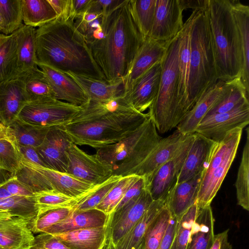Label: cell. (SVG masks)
<instances>
[{
    "mask_svg": "<svg viewBox=\"0 0 249 249\" xmlns=\"http://www.w3.org/2000/svg\"><path fill=\"white\" fill-rule=\"evenodd\" d=\"M4 24L1 17V15L0 12V34H4Z\"/></svg>",
    "mask_w": 249,
    "mask_h": 249,
    "instance_id": "be15d7a7",
    "label": "cell"
},
{
    "mask_svg": "<svg viewBox=\"0 0 249 249\" xmlns=\"http://www.w3.org/2000/svg\"><path fill=\"white\" fill-rule=\"evenodd\" d=\"M121 177V176L112 175L93 193L75 206L73 208V211H80L95 208Z\"/></svg>",
    "mask_w": 249,
    "mask_h": 249,
    "instance_id": "c3c4849f",
    "label": "cell"
},
{
    "mask_svg": "<svg viewBox=\"0 0 249 249\" xmlns=\"http://www.w3.org/2000/svg\"><path fill=\"white\" fill-rule=\"evenodd\" d=\"M191 15L188 113L218 81L205 2L203 8L193 10Z\"/></svg>",
    "mask_w": 249,
    "mask_h": 249,
    "instance_id": "5b68a950",
    "label": "cell"
},
{
    "mask_svg": "<svg viewBox=\"0 0 249 249\" xmlns=\"http://www.w3.org/2000/svg\"><path fill=\"white\" fill-rule=\"evenodd\" d=\"M171 215L166 203L145 233L144 249H158L166 231Z\"/></svg>",
    "mask_w": 249,
    "mask_h": 249,
    "instance_id": "b9f144b4",
    "label": "cell"
},
{
    "mask_svg": "<svg viewBox=\"0 0 249 249\" xmlns=\"http://www.w3.org/2000/svg\"><path fill=\"white\" fill-rule=\"evenodd\" d=\"M36 28L23 25L14 33L17 43L16 78H21L38 67Z\"/></svg>",
    "mask_w": 249,
    "mask_h": 249,
    "instance_id": "d4e9b609",
    "label": "cell"
},
{
    "mask_svg": "<svg viewBox=\"0 0 249 249\" xmlns=\"http://www.w3.org/2000/svg\"><path fill=\"white\" fill-rule=\"evenodd\" d=\"M161 61L153 65L125 92L127 100L137 111L143 113L154 102L159 92Z\"/></svg>",
    "mask_w": 249,
    "mask_h": 249,
    "instance_id": "ac0fdd59",
    "label": "cell"
},
{
    "mask_svg": "<svg viewBox=\"0 0 249 249\" xmlns=\"http://www.w3.org/2000/svg\"><path fill=\"white\" fill-rule=\"evenodd\" d=\"M139 177V176L136 175L122 177L95 208L107 215L112 213L122 200L129 188Z\"/></svg>",
    "mask_w": 249,
    "mask_h": 249,
    "instance_id": "60d3db41",
    "label": "cell"
},
{
    "mask_svg": "<svg viewBox=\"0 0 249 249\" xmlns=\"http://www.w3.org/2000/svg\"><path fill=\"white\" fill-rule=\"evenodd\" d=\"M145 187L146 181L145 178L143 176H140L139 178L127 190L114 211L123 207L131 199L140 195Z\"/></svg>",
    "mask_w": 249,
    "mask_h": 249,
    "instance_id": "f5cc1de1",
    "label": "cell"
},
{
    "mask_svg": "<svg viewBox=\"0 0 249 249\" xmlns=\"http://www.w3.org/2000/svg\"><path fill=\"white\" fill-rule=\"evenodd\" d=\"M0 12L4 24V35H11L23 25L21 0H0Z\"/></svg>",
    "mask_w": 249,
    "mask_h": 249,
    "instance_id": "7bdbcfd3",
    "label": "cell"
},
{
    "mask_svg": "<svg viewBox=\"0 0 249 249\" xmlns=\"http://www.w3.org/2000/svg\"><path fill=\"white\" fill-rule=\"evenodd\" d=\"M202 173L177 183L169 192L166 203L172 215L179 218L196 203Z\"/></svg>",
    "mask_w": 249,
    "mask_h": 249,
    "instance_id": "484cf974",
    "label": "cell"
},
{
    "mask_svg": "<svg viewBox=\"0 0 249 249\" xmlns=\"http://www.w3.org/2000/svg\"><path fill=\"white\" fill-rule=\"evenodd\" d=\"M27 102L21 79L0 82V123L8 127L17 119Z\"/></svg>",
    "mask_w": 249,
    "mask_h": 249,
    "instance_id": "7402d4cb",
    "label": "cell"
},
{
    "mask_svg": "<svg viewBox=\"0 0 249 249\" xmlns=\"http://www.w3.org/2000/svg\"><path fill=\"white\" fill-rule=\"evenodd\" d=\"M249 123V102H247L230 111L205 116L194 133L218 142L229 131L236 127L243 129Z\"/></svg>",
    "mask_w": 249,
    "mask_h": 249,
    "instance_id": "8fae6325",
    "label": "cell"
},
{
    "mask_svg": "<svg viewBox=\"0 0 249 249\" xmlns=\"http://www.w3.org/2000/svg\"><path fill=\"white\" fill-rule=\"evenodd\" d=\"M0 249H2L0 247Z\"/></svg>",
    "mask_w": 249,
    "mask_h": 249,
    "instance_id": "003e7915",
    "label": "cell"
},
{
    "mask_svg": "<svg viewBox=\"0 0 249 249\" xmlns=\"http://www.w3.org/2000/svg\"><path fill=\"white\" fill-rule=\"evenodd\" d=\"M15 176L12 173L0 167V187Z\"/></svg>",
    "mask_w": 249,
    "mask_h": 249,
    "instance_id": "680465c9",
    "label": "cell"
},
{
    "mask_svg": "<svg viewBox=\"0 0 249 249\" xmlns=\"http://www.w3.org/2000/svg\"><path fill=\"white\" fill-rule=\"evenodd\" d=\"M101 249H116L115 244L113 243L111 239L108 228L107 229V233L104 245Z\"/></svg>",
    "mask_w": 249,
    "mask_h": 249,
    "instance_id": "94428289",
    "label": "cell"
},
{
    "mask_svg": "<svg viewBox=\"0 0 249 249\" xmlns=\"http://www.w3.org/2000/svg\"><path fill=\"white\" fill-rule=\"evenodd\" d=\"M153 201L146 186L140 195L109 214L107 225L115 245L138 221Z\"/></svg>",
    "mask_w": 249,
    "mask_h": 249,
    "instance_id": "4fadbf2b",
    "label": "cell"
},
{
    "mask_svg": "<svg viewBox=\"0 0 249 249\" xmlns=\"http://www.w3.org/2000/svg\"><path fill=\"white\" fill-rule=\"evenodd\" d=\"M197 210L198 205L196 202L178 218L171 249H186Z\"/></svg>",
    "mask_w": 249,
    "mask_h": 249,
    "instance_id": "ee69618b",
    "label": "cell"
},
{
    "mask_svg": "<svg viewBox=\"0 0 249 249\" xmlns=\"http://www.w3.org/2000/svg\"><path fill=\"white\" fill-rule=\"evenodd\" d=\"M20 78L23 82L27 102L49 98H55L53 89L38 67Z\"/></svg>",
    "mask_w": 249,
    "mask_h": 249,
    "instance_id": "8d00e7d4",
    "label": "cell"
},
{
    "mask_svg": "<svg viewBox=\"0 0 249 249\" xmlns=\"http://www.w3.org/2000/svg\"><path fill=\"white\" fill-rule=\"evenodd\" d=\"M11 195L2 186L0 187V199L10 196Z\"/></svg>",
    "mask_w": 249,
    "mask_h": 249,
    "instance_id": "6125c7cd",
    "label": "cell"
},
{
    "mask_svg": "<svg viewBox=\"0 0 249 249\" xmlns=\"http://www.w3.org/2000/svg\"><path fill=\"white\" fill-rule=\"evenodd\" d=\"M2 186L12 196L34 197V192L26 185L18 180L15 176Z\"/></svg>",
    "mask_w": 249,
    "mask_h": 249,
    "instance_id": "816d5d0a",
    "label": "cell"
},
{
    "mask_svg": "<svg viewBox=\"0 0 249 249\" xmlns=\"http://www.w3.org/2000/svg\"><path fill=\"white\" fill-rule=\"evenodd\" d=\"M60 20L74 21L72 0H48Z\"/></svg>",
    "mask_w": 249,
    "mask_h": 249,
    "instance_id": "681fc988",
    "label": "cell"
},
{
    "mask_svg": "<svg viewBox=\"0 0 249 249\" xmlns=\"http://www.w3.org/2000/svg\"><path fill=\"white\" fill-rule=\"evenodd\" d=\"M31 249H44V248H37L32 247Z\"/></svg>",
    "mask_w": 249,
    "mask_h": 249,
    "instance_id": "03108f58",
    "label": "cell"
},
{
    "mask_svg": "<svg viewBox=\"0 0 249 249\" xmlns=\"http://www.w3.org/2000/svg\"><path fill=\"white\" fill-rule=\"evenodd\" d=\"M13 142L18 145L36 148L44 141L50 128H39L23 123L17 120L8 127Z\"/></svg>",
    "mask_w": 249,
    "mask_h": 249,
    "instance_id": "f35d334b",
    "label": "cell"
},
{
    "mask_svg": "<svg viewBox=\"0 0 249 249\" xmlns=\"http://www.w3.org/2000/svg\"><path fill=\"white\" fill-rule=\"evenodd\" d=\"M73 210V208H63L49 211L39 215L29 227L33 233L43 232L47 228L69 217Z\"/></svg>",
    "mask_w": 249,
    "mask_h": 249,
    "instance_id": "7dc6e473",
    "label": "cell"
},
{
    "mask_svg": "<svg viewBox=\"0 0 249 249\" xmlns=\"http://www.w3.org/2000/svg\"><path fill=\"white\" fill-rule=\"evenodd\" d=\"M184 10L181 0H156L153 23L148 37L160 42L174 38L183 26Z\"/></svg>",
    "mask_w": 249,
    "mask_h": 249,
    "instance_id": "7c38bea8",
    "label": "cell"
},
{
    "mask_svg": "<svg viewBox=\"0 0 249 249\" xmlns=\"http://www.w3.org/2000/svg\"><path fill=\"white\" fill-rule=\"evenodd\" d=\"M129 0L104 18L103 38L88 46L105 80L124 82L135 56L144 41L130 14Z\"/></svg>",
    "mask_w": 249,
    "mask_h": 249,
    "instance_id": "3957f363",
    "label": "cell"
},
{
    "mask_svg": "<svg viewBox=\"0 0 249 249\" xmlns=\"http://www.w3.org/2000/svg\"><path fill=\"white\" fill-rule=\"evenodd\" d=\"M23 24L40 27L57 18V16L48 0H21Z\"/></svg>",
    "mask_w": 249,
    "mask_h": 249,
    "instance_id": "836d02e7",
    "label": "cell"
},
{
    "mask_svg": "<svg viewBox=\"0 0 249 249\" xmlns=\"http://www.w3.org/2000/svg\"><path fill=\"white\" fill-rule=\"evenodd\" d=\"M34 199L38 209V216L46 212L54 209L73 208L79 203L76 199L53 189L36 193Z\"/></svg>",
    "mask_w": 249,
    "mask_h": 249,
    "instance_id": "ab89813d",
    "label": "cell"
},
{
    "mask_svg": "<svg viewBox=\"0 0 249 249\" xmlns=\"http://www.w3.org/2000/svg\"><path fill=\"white\" fill-rule=\"evenodd\" d=\"M82 109L81 107L49 98L27 102L16 120L39 128L62 126L70 123Z\"/></svg>",
    "mask_w": 249,
    "mask_h": 249,
    "instance_id": "ba28073f",
    "label": "cell"
},
{
    "mask_svg": "<svg viewBox=\"0 0 249 249\" xmlns=\"http://www.w3.org/2000/svg\"><path fill=\"white\" fill-rule=\"evenodd\" d=\"M194 138V133L188 134L177 152L169 160L150 175L144 177L146 186L153 200L166 199L177 183L189 148Z\"/></svg>",
    "mask_w": 249,
    "mask_h": 249,
    "instance_id": "9c48e42d",
    "label": "cell"
},
{
    "mask_svg": "<svg viewBox=\"0 0 249 249\" xmlns=\"http://www.w3.org/2000/svg\"><path fill=\"white\" fill-rule=\"evenodd\" d=\"M18 145L7 140H0V167L15 175L21 167Z\"/></svg>",
    "mask_w": 249,
    "mask_h": 249,
    "instance_id": "bcb514c9",
    "label": "cell"
},
{
    "mask_svg": "<svg viewBox=\"0 0 249 249\" xmlns=\"http://www.w3.org/2000/svg\"><path fill=\"white\" fill-rule=\"evenodd\" d=\"M166 199L153 200L143 215L116 243V249H134L144 238L150 225L162 210Z\"/></svg>",
    "mask_w": 249,
    "mask_h": 249,
    "instance_id": "4dcf8cb0",
    "label": "cell"
},
{
    "mask_svg": "<svg viewBox=\"0 0 249 249\" xmlns=\"http://www.w3.org/2000/svg\"><path fill=\"white\" fill-rule=\"evenodd\" d=\"M214 223L211 205L198 207L186 249H209L214 235Z\"/></svg>",
    "mask_w": 249,
    "mask_h": 249,
    "instance_id": "f546056e",
    "label": "cell"
},
{
    "mask_svg": "<svg viewBox=\"0 0 249 249\" xmlns=\"http://www.w3.org/2000/svg\"><path fill=\"white\" fill-rule=\"evenodd\" d=\"M37 216L34 197L11 196L0 199V219L19 217L27 221L30 226Z\"/></svg>",
    "mask_w": 249,
    "mask_h": 249,
    "instance_id": "d6a6232c",
    "label": "cell"
},
{
    "mask_svg": "<svg viewBox=\"0 0 249 249\" xmlns=\"http://www.w3.org/2000/svg\"><path fill=\"white\" fill-rule=\"evenodd\" d=\"M246 141L234 184L237 204L249 211V129L246 128Z\"/></svg>",
    "mask_w": 249,
    "mask_h": 249,
    "instance_id": "74e56055",
    "label": "cell"
},
{
    "mask_svg": "<svg viewBox=\"0 0 249 249\" xmlns=\"http://www.w3.org/2000/svg\"><path fill=\"white\" fill-rule=\"evenodd\" d=\"M82 107L60 127L72 142L96 149L118 142L149 117L135 109L125 94L104 101L89 99Z\"/></svg>",
    "mask_w": 249,
    "mask_h": 249,
    "instance_id": "6da1fadb",
    "label": "cell"
},
{
    "mask_svg": "<svg viewBox=\"0 0 249 249\" xmlns=\"http://www.w3.org/2000/svg\"><path fill=\"white\" fill-rule=\"evenodd\" d=\"M192 22V16L191 14L184 23L183 26L179 32L178 109L175 122L176 127L188 113Z\"/></svg>",
    "mask_w": 249,
    "mask_h": 249,
    "instance_id": "e0dca14e",
    "label": "cell"
},
{
    "mask_svg": "<svg viewBox=\"0 0 249 249\" xmlns=\"http://www.w3.org/2000/svg\"><path fill=\"white\" fill-rule=\"evenodd\" d=\"M156 0H129L132 19L143 41L150 35L153 23Z\"/></svg>",
    "mask_w": 249,
    "mask_h": 249,
    "instance_id": "d590c367",
    "label": "cell"
},
{
    "mask_svg": "<svg viewBox=\"0 0 249 249\" xmlns=\"http://www.w3.org/2000/svg\"><path fill=\"white\" fill-rule=\"evenodd\" d=\"M65 73L79 85L89 99L104 101L125 94L124 82L111 83L72 72Z\"/></svg>",
    "mask_w": 249,
    "mask_h": 249,
    "instance_id": "f1b7e54d",
    "label": "cell"
},
{
    "mask_svg": "<svg viewBox=\"0 0 249 249\" xmlns=\"http://www.w3.org/2000/svg\"><path fill=\"white\" fill-rule=\"evenodd\" d=\"M107 229V223L104 226L53 235L69 249H101L106 238Z\"/></svg>",
    "mask_w": 249,
    "mask_h": 249,
    "instance_id": "83f0119b",
    "label": "cell"
},
{
    "mask_svg": "<svg viewBox=\"0 0 249 249\" xmlns=\"http://www.w3.org/2000/svg\"><path fill=\"white\" fill-rule=\"evenodd\" d=\"M37 65L50 85L56 99L81 107L88 102L89 99L82 88L66 73L40 63Z\"/></svg>",
    "mask_w": 249,
    "mask_h": 249,
    "instance_id": "d6986e66",
    "label": "cell"
},
{
    "mask_svg": "<svg viewBox=\"0 0 249 249\" xmlns=\"http://www.w3.org/2000/svg\"><path fill=\"white\" fill-rule=\"evenodd\" d=\"M66 155L67 173L93 185L100 184L113 174L112 167L100 160L95 154L89 155L71 142Z\"/></svg>",
    "mask_w": 249,
    "mask_h": 249,
    "instance_id": "30bf717a",
    "label": "cell"
},
{
    "mask_svg": "<svg viewBox=\"0 0 249 249\" xmlns=\"http://www.w3.org/2000/svg\"><path fill=\"white\" fill-rule=\"evenodd\" d=\"M7 140L13 142L12 137L8 128L0 123V140Z\"/></svg>",
    "mask_w": 249,
    "mask_h": 249,
    "instance_id": "91938a15",
    "label": "cell"
},
{
    "mask_svg": "<svg viewBox=\"0 0 249 249\" xmlns=\"http://www.w3.org/2000/svg\"><path fill=\"white\" fill-rule=\"evenodd\" d=\"M217 77L240 79L243 54L240 33L230 0H205Z\"/></svg>",
    "mask_w": 249,
    "mask_h": 249,
    "instance_id": "277c9868",
    "label": "cell"
},
{
    "mask_svg": "<svg viewBox=\"0 0 249 249\" xmlns=\"http://www.w3.org/2000/svg\"><path fill=\"white\" fill-rule=\"evenodd\" d=\"M71 140L60 126L52 127L42 144L36 148L38 155L45 167L67 173V150Z\"/></svg>",
    "mask_w": 249,
    "mask_h": 249,
    "instance_id": "2e32d148",
    "label": "cell"
},
{
    "mask_svg": "<svg viewBox=\"0 0 249 249\" xmlns=\"http://www.w3.org/2000/svg\"><path fill=\"white\" fill-rule=\"evenodd\" d=\"M134 249H144V238Z\"/></svg>",
    "mask_w": 249,
    "mask_h": 249,
    "instance_id": "e7e4bbea",
    "label": "cell"
},
{
    "mask_svg": "<svg viewBox=\"0 0 249 249\" xmlns=\"http://www.w3.org/2000/svg\"><path fill=\"white\" fill-rule=\"evenodd\" d=\"M187 135H183L176 130L168 137L162 138L148 156L133 171L132 175L146 177L177 152Z\"/></svg>",
    "mask_w": 249,
    "mask_h": 249,
    "instance_id": "ffe728a7",
    "label": "cell"
},
{
    "mask_svg": "<svg viewBox=\"0 0 249 249\" xmlns=\"http://www.w3.org/2000/svg\"><path fill=\"white\" fill-rule=\"evenodd\" d=\"M161 139L149 116L118 142L96 149L95 155L102 162L112 167L114 175H132Z\"/></svg>",
    "mask_w": 249,
    "mask_h": 249,
    "instance_id": "8992f818",
    "label": "cell"
},
{
    "mask_svg": "<svg viewBox=\"0 0 249 249\" xmlns=\"http://www.w3.org/2000/svg\"><path fill=\"white\" fill-rule=\"evenodd\" d=\"M216 142L194 133V140L179 173L177 183L187 180L205 169Z\"/></svg>",
    "mask_w": 249,
    "mask_h": 249,
    "instance_id": "cb8c5ba5",
    "label": "cell"
},
{
    "mask_svg": "<svg viewBox=\"0 0 249 249\" xmlns=\"http://www.w3.org/2000/svg\"><path fill=\"white\" fill-rule=\"evenodd\" d=\"M239 81V78L226 82L218 80L178 124L177 130L183 135L194 133L197 125L208 111L219 103Z\"/></svg>",
    "mask_w": 249,
    "mask_h": 249,
    "instance_id": "5bb4252c",
    "label": "cell"
},
{
    "mask_svg": "<svg viewBox=\"0 0 249 249\" xmlns=\"http://www.w3.org/2000/svg\"><path fill=\"white\" fill-rule=\"evenodd\" d=\"M17 43L15 34H0V82L16 78Z\"/></svg>",
    "mask_w": 249,
    "mask_h": 249,
    "instance_id": "e575fe53",
    "label": "cell"
},
{
    "mask_svg": "<svg viewBox=\"0 0 249 249\" xmlns=\"http://www.w3.org/2000/svg\"><path fill=\"white\" fill-rule=\"evenodd\" d=\"M230 1L242 45L243 67L240 81L249 94V6L238 0H230Z\"/></svg>",
    "mask_w": 249,
    "mask_h": 249,
    "instance_id": "1f68e13d",
    "label": "cell"
},
{
    "mask_svg": "<svg viewBox=\"0 0 249 249\" xmlns=\"http://www.w3.org/2000/svg\"><path fill=\"white\" fill-rule=\"evenodd\" d=\"M109 215L96 208L73 211L66 219L46 229L43 232L56 234L75 230L105 226Z\"/></svg>",
    "mask_w": 249,
    "mask_h": 249,
    "instance_id": "4316f807",
    "label": "cell"
},
{
    "mask_svg": "<svg viewBox=\"0 0 249 249\" xmlns=\"http://www.w3.org/2000/svg\"><path fill=\"white\" fill-rule=\"evenodd\" d=\"M37 63L63 72L106 80L74 21L56 18L36 29Z\"/></svg>",
    "mask_w": 249,
    "mask_h": 249,
    "instance_id": "7a4b0ae2",
    "label": "cell"
},
{
    "mask_svg": "<svg viewBox=\"0 0 249 249\" xmlns=\"http://www.w3.org/2000/svg\"><path fill=\"white\" fill-rule=\"evenodd\" d=\"M34 248L46 249H69L53 235L41 232L35 236Z\"/></svg>",
    "mask_w": 249,
    "mask_h": 249,
    "instance_id": "f907efd6",
    "label": "cell"
},
{
    "mask_svg": "<svg viewBox=\"0 0 249 249\" xmlns=\"http://www.w3.org/2000/svg\"><path fill=\"white\" fill-rule=\"evenodd\" d=\"M249 94L239 81L219 103L208 111L205 116L230 111L245 103L249 102Z\"/></svg>",
    "mask_w": 249,
    "mask_h": 249,
    "instance_id": "f6af8a7d",
    "label": "cell"
},
{
    "mask_svg": "<svg viewBox=\"0 0 249 249\" xmlns=\"http://www.w3.org/2000/svg\"><path fill=\"white\" fill-rule=\"evenodd\" d=\"M179 33L167 42L161 61L162 69L158 95L147 112L157 130L164 133L176 127L178 112Z\"/></svg>",
    "mask_w": 249,
    "mask_h": 249,
    "instance_id": "52a82bcc",
    "label": "cell"
},
{
    "mask_svg": "<svg viewBox=\"0 0 249 249\" xmlns=\"http://www.w3.org/2000/svg\"><path fill=\"white\" fill-rule=\"evenodd\" d=\"M229 229L214 235L213 243L209 249H232L228 241Z\"/></svg>",
    "mask_w": 249,
    "mask_h": 249,
    "instance_id": "9f6ffc18",
    "label": "cell"
},
{
    "mask_svg": "<svg viewBox=\"0 0 249 249\" xmlns=\"http://www.w3.org/2000/svg\"><path fill=\"white\" fill-rule=\"evenodd\" d=\"M21 162L29 165L43 175L49 181L53 190L76 199L79 203L93 193L103 183L93 185L67 173L49 169L22 158Z\"/></svg>",
    "mask_w": 249,
    "mask_h": 249,
    "instance_id": "9a60e30c",
    "label": "cell"
},
{
    "mask_svg": "<svg viewBox=\"0 0 249 249\" xmlns=\"http://www.w3.org/2000/svg\"><path fill=\"white\" fill-rule=\"evenodd\" d=\"M18 147L22 158L45 167L44 163L40 160L36 148L32 146L20 145H18Z\"/></svg>",
    "mask_w": 249,
    "mask_h": 249,
    "instance_id": "11a10c76",
    "label": "cell"
},
{
    "mask_svg": "<svg viewBox=\"0 0 249 249\" xmlns=\"http://www.w3.org/2000/svg\"><path fill=\"white\" fill-rule=\"evenodd\" d=\"M35 237L26 220L17 217L0 219V247L2 249H31Z\"/></svg>",
    "mask_w": 249,
    "mask_h": 249,
    "instance_id": "603a6c76",
    "label": "cell"
},
{
    "mask_svg": "<svg viewBox=\"0 0 249 249\" xmlns=\"http://www.w3.org/2000/svg\"><path fill=\"white\" fill-rule=\"evenodd\" d=\"M178 219V218L171 215L166 231L158 249H171L177 230Z\"/></svg>",
    "mask_w": 249,
    "mask_h": 249,
    "instance_id": "db71d44e",
    "label": "cell"
},
{
    "mask_svg": "<svg viewBox=\"0 0 249 249\" xmlns=\"http://www.w3.org/2000/svg\"><path fill=\"white\" fill-rule=\"evenodd\" d=\"M168 42H158L149 37L144 40L135 56L124 80L125 93L153 65L162 61Z\"/></svg>",
    "mask_w": 249,
    "mask_h": 249,
    "instance_id": "44dd1931",
    "label": "cell"
},
{
    "mask_svg": "<svg viewBox=\"0 0 249 249\" xmlns=\"http://www.w3.org/2000/svg\"><path fill=\"white\" fill-rule=\"evenodd\" d=\"M90 1V0H72V8L74 19L77 15L86 9Z\"/></svg>",
    "mask_w": 249,
    "mask_h": 249,
    "instance_id": "6f0895ef",
    "label": "cell"
}]
</instances>
